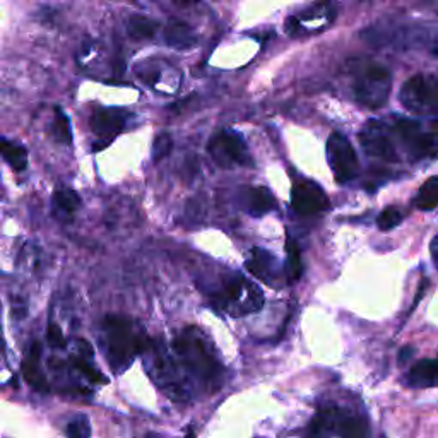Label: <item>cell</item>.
Returning <instances> with one entry per match:
<instances>
[{"label":"cell","instance_id":"cell-29","mask_svg":"<svg viewBox=\"0 0 438 438\" xmlns=\"http://www.w3.org/2000/svg\"><path fill=\"white\" fill-rule=\"evenodd\" d=\"M412 355H414V348L412 346H404L403 349L399 351V363L404 365L411 360Z\"/></svg>","mask_w":438,"mask_h":438},{"label":"cell","instance_id":"cell-32","mask_svg":"<svg viewBox=\"0 0 438 438\" xmlns=\"http://www.w3.org/2000/svg\"><path fill=\"white\" fill-rule=\"evenodd\" d=\"M0 351H2V339H0Z\"/></svg>","mask_w":438,"mask_h":438},{"label":"cell","instance_id":"cell-28","mask_svg":"<svg viewBox=\"0 0 438 438\" xmlns=\"http://www.w3.org/2000/svg\"><path fill=\"white\" fill-rule=\"evenodd\" d=\"M46 341L55 349L65 348L64 332H62V328L57 324H49V327H46Z\"/></svg>","mask_w":438,"mask_h":438},{"label":"cell","instance_id":"cell-15","mask_svg":"<svg viewBox=\"0 0 438 438\" xmlns=\"http://www.w3.org/2000/svg\"><path fill=\"white\" fill-rule=\"evenodd\" d=\"M247 269L268 284H272L277 276L276 259L268 250H262V248H254L252 250V257L247 262Z\"/></svg>","mask_w":438,"mask_h":438},{"label":"cell","instance_id":"cell-9","mask_svg":"<svg viewBox=\"0 0 438 438\" xmlns=\"http://www.w3.org/2000/svg\"><path fill=\"white\" fill-rule=\"evenodd\" d=\"M394 132L401 137V141L414 152L416 158H435L437 155V134L423 132L421 125L416 120L410 119H396L394 122Z\"/></svg>","mask_w":438,"mask_h":438},{"label":"cell","instance_id":"cell-26","mask_svg":"<svg viewBox=\"0 0 438 438\" xmlns=\"http://www.w3.org/2000/svg\"><path fill=\"white\" fill-rule=\"evenodd\" d=\"M171 148H173V141H171L170 134H158L152 142V161H161L170 155Z\"/></svg>","mask_w":438,"mask_h":438},{"label":"cell","instance_id":"cell-21","mask_svg":"<svg viewBox=\"0 0 438 438\" xmlns=\"http://www.w3.org/2000/svg\"><path fill=\"white\" fill-rule=\"evenodd\" d=\"M414 204L421 211H433L438 204V177H430L419 189Z\"/></svg>","mask_w":438,"mask_h":438},{"label":"cell","instance_id":"cell-12","mask_svg":"<svg viewBox=\"0 0 438 438\" xmlns=\"http://www.w3.org/2000/svg\"><path fill=\"white\" fill-rule=\"evenodd\" d=\"M129 113L120 108H100L91 116V129L98 137L107 139L110 142L125 127Z\"/></svg>","mask_w":438,"mask_h":438},{"label":"cell","instance_id":"cell-27","mask_svg":"<svg viewBox=\"0 0 438 438\" xmlns=\"http://www.w3.org/2000/svg\"><path fill=\"white\" fill-rule=\"evenodd\" d=\"M69 437L72 438H87L91 437V425L89 419L86 416H78V418L72 419L67 425V430H65Z\"/></svg>","mask_w":438,"mask_h":438},{"label":"cell","instance_id":"cell-13","mask_svg":"<svg viewBox=\"0 0 438 438\" xmlns=\"http://www.w3.org/2000/svg\"><path fill=\"white\" fill-rule=\"evenodd\" d=\"M40 358H42V346L38 341H35L31 344V351H29L28 360L23 361V377L28 382V385L31 389H35L36 392L46 394L50 390L49 380H46L45 374H43L42 367H40Z\"/></svg>","mask_w":438,"mask_h":438},{"label":"cell","instance_id":"cell-17","mask_svg":"<svg viewBox=\"0 0 438 438\" xmlns=\"http://www.w3.org/2000/svg\"><path fill=\"white\" fill-rule=\"evenodd\" d=\"M276 206V199L269 189L265 187H254L248 191V204L247 211L250 216L261 218L265 216L268 213H271Z\"/></svg>","mask_w":438,"mask_h":438},{"label":"cell","instance_id":"cell-1","mask_svg":"<svg viewBox=\"0 0 438 438\" xmlns=\"http://www.w3.org/2000/svg\"><path fill=\"white\" fill-rule=\"evenodd\" d=\"M107 360L110 367L120 374L132 363L134 356L146 348V342L134 334L130 322L123 317L108 315L103 324Z\"/></svg>","mask_w":438,"mask_h":438},{"label":"cell","instance_id":"cell-18","mask_svg":"<svg viewBox=\"0 0 438 438\" xmlns=\"http://www.w3.org/2000/svg\"><path fill=\"white\" fill-rule=\"evenodd\" d=\"M0 156L6 159L16 171H24L28 168V151L24 146L9 139L0 137Z\"/></svg>","mask_w":438,"mask_h":438},{"label":"cell","instance_id":"cell-8","mask_svg":"<svg viewBox=\"0 0 438 438\" xmlns=\"http://www.w3.org/2000/svg\"><path fill=\"white\" fill-rule=\"evenodd\" d=\"M437 79L421 74L408 79L399 93L401 103L412 112H437Z\"/></svg>","mask_w":438,"mask_h":438},{"label":"cell","instance_id":"cell-10","mask_svg":"<svg viewBox=\"0 0 438 438\" xmlns=\"http://www.w3.org/2000/svg\"><path fill=\"white\" fill-rule=\"evenodd\" d=\"M360 144L368 156H374V158L387 163L399 161V155H397L394 141L390 139V134L387 132L385 125L378 120H368L367 125L360 132Z\"/></svg>","mask_w":438,"mask_h":438},{"label":"cell","instance_id":"cell-24","mask_svg":"<svg viewBox=\"0 0 438 438\" xmlns=\"http://www.w3.org/2000/svg\"><path fill=\"white\" fill-rule=\"evenodd\" d=\"M401 221H403V214H401L396 207H387V209H383L382 213L378 214L377 226L382 231H390V229L396 228L397 225H401Z\"/></svg>","mask_w":438,"mask_h":438},{"label":"cell","instance_id":"cell-31","mask_svg":"<svg viewBox=\"0 0 438 438\" xmlns=\"http://www.w3.org/2000/svg\"><path fill=\"white\" fill-rule=\"evenodd\" d=\"M175 3H178V6H191V3H197L199 0H173Z\"/></svg>","mask_w":438,"mask_h":438},{"label":"cell","instance_id":"cell-22","mask_svg":"<svg viewBox=\"0 0 438 438\" xmlns=\"http://www.w3.org/2000/svg\"><path fill=\"white\" fill-rule=\"evenodd\" d=\"M286 252H288V264H286L288 281H290V283H295V281H298L301 277L303 264H301L300 248H298L297 242H295L291 236H288V240H286Z\"/></svg>","mask_w":438,"mask_h":438},{"label":"cell","instance_id":"cell-14","mask_svg":"<svg viewBox=\"0 0 438 438\" xmlns=\"http://www.w3.org/2000/svg\"><path fill=\"white\" fill-rule=\"evenodd\" d=\"M164 43L175 50H189L195 46L197 36L187 23L180 19H171L164 26Z\"/></svg>","mask_w":438,"mask_h":438},{"label":"cell","instance_id":"cell-30","mask_svg":"<svg viewBox=\"0 0 438 438\" xmlns=\"http://www.w3.org/2000/svg\"><path fill=\"white\" fill-rule=\"evenodd\" d=\"M437 243H438V236H433L432 243H430V252H432V259L437 264Z\"/></svg>","mask_w":438,"mask_h":438},{"label":"cell","instance_id":"cell-2","mask_svg":"<svg viewBox=\"0 0 438 438\" xmlns=\"http://www.w3.org/2000/svg\"><path fill=\"white\" fill-rule=\"evenodd\" d=\"M173 349L182 363L197 378L206 383H216L221 374V365L207 348L206 341L195 328H189L173 341Z\"/></svg>","mask_w":438,"mask_h":438},{"label":"cell","instance_id":"cell-6","mask_svg":"<svg viewBox=\"0 0 438 438\" xmlns=\"http://www.w3.org/2000/svg\"><path fill=\"white\" fill-rule=\"evenodd\" d=\"M327 159L339 184H348L353 178H356L358 171H360L355 148L348 141V137L341 132H334L328 137Z\"/></svg>","mask_w":438,"mask_h":438},{"label":"cell","instance_id":"cell-25","mask_svg":"<svg viewBox=\"0 0 438 438\" xmlns=\"http://www.w3.org/2000/svg\"><path fill=\"white\" fill-rule=\"evenodd\" d=\"M72 365H74L76 370L81 371V374L89 382H93V383H107L108 382V378L105 377L103 374H100L96 368L91 367V365L87 363L86 360H82V358H72Z\"/></svg>","mask_w":438,"mask_h":438},{"label":"cell","instance_id":"cell-3","mask_svg":"<svg viewBox=\"0 0 438 438\" xmlns=\"http://www.w3.org/2000/svg\"><path fill=\"white\" fill-rule=\"evenodd\" d=\"M390 93V72L380 64L363 65L358 71L355 81V98L368 108H380L387 103Z\"/></svg>","mask_w":438,"mask_h":438},{"label":"cell","instance_id":"cell-23","mask_svg":"<svg viewBox=\"0 0 438 438\" xmlns=\"http://www.w3.org/2000/svg\"><path fill=\"white\" fill-rule=\"evenodd\" d=\"M53 136L62 144H71L72 142V130L69 116L62 112V108H55V120H53Z\"/></svg>","mask_w":438,"mask_h":438},{"label":"cell","instance_id":"cell-4","mask_svg":"<svg viewBox=\"0 0 438 438\" xmlns=\"http://www.w3.org/2000/svg\"><path fill=\"white\" fill-rule=\"evenodd\" d=\"M218 303L222 310L240 317L261 310L264 305V295L254 283L243 277H236L226 284L222 293L218 297Z\"/></svg>","mask_w":438,"mask_h":438},{"label":"cell","instance_id":"cell-20","mask_svg":"<svg viewBox=\"0 0 438 438\" xmlns=\"http://www.w3.org/2000/svg\"><path fill=\"white\" fill-rule=\"evenodd\" d=\"M82 200L78 195V192L71 191V189H57L53 192V206L55 209L60 211L65 216H71L76 211H79Z\"/></svg>","mask_w":438,"mask_h":438},{"label":"cell","instance_id":"cell-7","mask_svg":"<svg viewBox=\"0 0 438 438\" xmlns=\"http://www.w3.org/2000/svg\"><path fill=\"white\" fill-rule=\"evenodd\" d=\"M207 151L218 166L229 168L235 164H250L247 142L235 130H221L207 144Z\"/></svg>","mask_w":438,"mask_h":438},{"label":"cell","instance_id":"cell-16","mask_svg":"<svg viewBox=\"0 0 438 438\" xmlns=\"http://www.w3.org/2000/svg\"><path fill=\"white\" fill-rule=\"evenodd\" d=\"M408 385L411 387H433L437 383V361L421 360L411 367L406 375Z\"/></svg>","mask_w":438,"mask_h":438},{"label":"cell","instance_id":"cell-19","mask_svg":"<svg viewBox=\"0 0 438 438\" xmlns=\"http://www.w3.org/2000/svg\"><path fill=\"white\" fill-rule=\"evenodd\" d=\"M156 31H158V23L144 16L130 17L129 24H127V33L130 38L137 40V42L155 38Z\"/></svg>","mask_w":438,"mask_h":438},{"label":"cell","instance_id":"cell-5","mask_svg":"<svg viewBox=\"0 0 438 438\" xmlns=\"http://www.w3.org/2000/svg\"><path fill=\"white\" fill-rule=\"evenodd\" d=\"M312 435H341L360 438L368 435V428L360 418L349 416L335 408L322 410L310 425Z\"/></svg>","mask_w":438,"mask_h":438},{"label":"cell","instance_id":"cell-11","mask_svg":"<svg viewBox=\"0 0 438 438\" xmlns=\"http://www.w3.org/2000/svg\"><path fill=\"white\" fill-rule=\"evenodd\" d=\"M291 206L300 216H313L327 209L328 197L315 182L300 180L291 191Z\"/></svg>","mask_w":438,"mask_h":438}]
</instances>
